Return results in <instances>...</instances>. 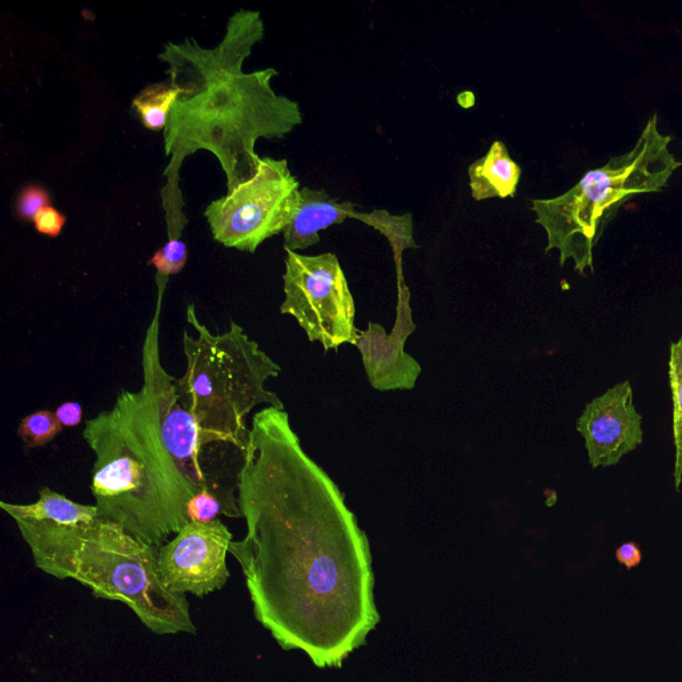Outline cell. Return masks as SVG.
Listing matches in <instances>:
<instances>
[{
    "label": "cell",
    "instance_id": "10",
    "mask_svg": "<svg viewBox=\"0 0 682 682\" xmlns=\"http://www.w3.org/2000/svg\"><path fill=\"white\" fill-rule=\"evenodd\" d=\"M232 533L216 519L190 523L174 540L158 549V572L164 587L175 595L204 597L219 591L230 579L227 553Z\"/></svg>",
    "mask_w": 682,
    "mask_h": 682
},
{
    "label": "cell",
    "instance_id": "19",
    "mask_svg": "<svg viewBox=\"0 0 682 682\" xmlns=\"http://www.w3.org/2000/svg\"><path fill=\"white\" fill-rule=\"evenodd\" d=\"M187 247L182 240L171 238L166 246L159 248L152 256L151 266L156 268L162 278H170L171 275L179 274L186 267Z\"/></svg>",
    "mask_w": 682,
    "mask_h": 682
},
{
    "label": "cell",
    "instance_id": "18",
    "mask_svg": "<svg viewBox=\"0 0 682 682\" xmlns=\"http://www.w3.org/2000/svg\"><path fill=\"white\" fill-rule=\"evenodd\" d=\"M62 428L63 425L60 424L55 412L44 409L24 417L20 421L18 435L27 447H43L54 440L62 432Z\"/></svg>",
    "mask_w": 682,
    "mask_h": 682
},
{
    "label": "cell",
    "instance_id": "14",
    "mask_svg": "<svg viewBox=\"0 0 682 682\" xmlns=\"http://www.w3.org/2000/svg\"><path fill=\"white\" fill-rule=\"evenodd\" d=\"M469 186L477 202L492 198H515L521 168L500 140L493 142L487 155L468 168Z\"/></svg>",
    "mask_w": 682,
    "mask_h": 682
},
{
    "label": "cell",
    "instance_id": "22",
    "mask_svg": "<svg viewBox=\"0 0 682 682\" xmlns=\"http://www.w3.org/2000/svg\"><path fill=\"white\" fill-rule=\"evenodd\" d=\"M34 224L39 234L48 236V238H56L66 224V216L56 208L48 206L35 216Z\"/></svg>",
    "mask_w": 682,
    "mask_h": 682
},
{
    "label": "cell",
    "instance_id": "21",
    "mask_svg": "<svg viewBox=\"0 0 682 682\" xmlns=\"http://www.w3.org/2000/svg\"><path fill=\"white\" fill-rule=\"evenodd\" d=\"M51 198L43 187L30 184L20 191L16 199V214L23 220H34L43 208L50 206Z\"/></svg>",
    "mask_w": 682,
    "mask_h": 682
},
{
    "label": "cell",
    "instance_id": "11",
    "mask_svg": "<svg viewBox=\"0 0 682 682\" xmlns=\"http://www.w3.org/2000/svg\"><path fill=\"white\" fill-rule=\"evenodd\" d=\"M643 416L633 404L631 381L591 401L577 421L592 468L612 467L643 443Z\"/></svg>",
    "mask_w": 682,
    "mask_h": 682
},
{
    "label": "cell",
    "instance_id": "4",
    "mask_svg": "<svg viewBox=\"0 0 682 682\" xmlns=\"http://www.w3.org/2000/svg\"><path fill=\"white\" fill-rule=\"evenodd\" d=\"M16 527L40 571L128 605L155 635L196 632L186 595L168 591L160 580L159 547L102 517L76 525L19 521Z\"/></svg>",
    "mask_w": 682,
    "mask_h": 682
},
{
    "label": "cell",
    "instance_id": "16",
    "mask_svg": "<svg viewBox=\"0 0 682 682\" xmlns=\"http://www.w3.org/2000/svg\"><path fill=\"white\" fill-rule=\"evenodd\" d=\"M180 88L172 84L158 83L147 86L132 100L143 126L150 131L166 130L172 108L180 95Z\"/></svg>",
    "mask_w": 682,
    "mask_h": 682
},
{
    "label": "cell",
    "instance_id": "15",
    "mask_svg": "<svg viewBox=\"0 0 682 682\" xmlns=\"http://www.w3.org/2000/svg\"><path fill=\"white\" fill-rule=\"evenodd\" d=\"M0 509L6 512L15 523H48L76 525L91 523L98 519L96 505L75 503L67 496L43 487L39 489V499L34 504H11L2 501Z\"/></svg>",
    "mask_w": 682,
    "mask_h": 682
},
{
    "label": "cell",
    "instance_id": "5",
    "mask_svg": "<svg viewBox=\"0 0 682 682\" xmlns=\"http://www.w3.org/2000/svg\"><path fill=\"white\" fill-rule=\"evenodd\" d=\"M186 315L196 336L183 334L187 369L176 380L179 403L195 417L208 444L246 453L248 415L262 404L286 411L280 397L266 388L282 367L239 324L231 322L230 330L214 335L199 322L194 304H188Z\"/></svg>",
    "mask_w": 682,
    "mask_h": 682
},
{
    "label": "cell",
    "instance_id": "3",
    "mask_svg": "<svg viewBox=\"0 0 682 682\" xmlns=\"http://www.w3.org/2000/svg\"><path fill=\"white\" fill-rule=\"evenodd\" d=\"M83 439L95 455L91 492L102 519L154 547L191 523L196 493L168 452L143 389L120 391L114 407L86 421Z\"/></svg>",
    "mask_w": 682,
    "mask_h": 682
},
{
    "label": "cell",
    "instance_id": "17",
    "mask_svg": "<svg viewBox=\"0 0 682 682\" xmlns=\"http://www.w3.org/2000/svg\"><path fill=\"white\" fill-rule=\"evenodd\" d=\"M669 384L673 400V440L676 447L675 487L680 491L682 483V338L671 344L669 359Z\"/></svg>",
    "mask_w": 682,
    "mask_h": 682
},
{
    "label": "cell",
    "instance_id": "8",
    "mask_svg": "<svg viewBox=\"0 0 682 682\" xmlns=\"http://www.w3.org/2000/svg\"><path fill=\"white\" fill-rule=\"evenodd\" d=\"M299 200V182L287 160L262 158L256 174L208 204L204 216L216 242L255 254L267 239L286 230Z\"/></svg>",
    "mask_w": 682,
    "mask_h": 682
},
{
    "label": "cell",
    "instance_id": "1",
    "mask_svg": "<svg viewBox=\"0 0 682 682\" xmlns=\"http://www.w3.org/2000/svg\"><path fill=\"white\" fill-rule=\"evenodd\" d=\"M236 496L247 533L230 553L256 620L286 651L307 653L320 668L340 667L379 623L371 549L286 411L252 417Z\"/></svg>",
    "mask_w": 682,
    "mask_h": 682
},
{
    "label": "cell",
    "instance_id": "13",
    "mask_svg": "<svg viewBox=\"0 0 682 682\" xmlns=\"http://www.w3.org/2000/svg\"><path fill=\"white\" fill-rule=\"evenodd\" d=\"M351 218L371 223L372 215L359 214L356 204L339 202L324 190L304 187L300 190L298 210L283 232L284 250H307L320 242V231Z\"/></svg>",
    "mask_w": 682,
    "mask_h": 682
},
{
    "label": "cell",
    "instance_id": "24",
    "mask_svg": "<svg viewBox=\"0 0 682 682\" xmlns=\"http://www.w3.org/2000/svg\"><path fill=\"white\" fill-rule=\"evenodd\" d=\"M616 559L628 569H632L640 565L643 555L635 543H625L617 548Z\"/></svg>",
    "mask_w": 682,
    "mask_h": 682
},
{
    "label": "cell",
    "instance_id": "6",
    "mask_svg": "<svg viewBox=\"0 0 682 682\" xmlns=\"http://www.w3.org/2000/svg\"><path fill=\"white\" fill-rule=\"evenodd\" d=\"M672 136L657 130V116L649 120L628 154L589 171L572 190L553 199L532 200L536 222L548 235L545 251L559 250L560 264L575 260L576 271L593 270V248L607 224L632 196L659 192L676 168L682 166L669 152Z\"/></svg>",
    "mask_w": 682,
    "mask_h": 682
},
{
    "label": "cell",
    "instance_id": "7",
    "mask_svg": "<svg viewBox=\"0 0 682 682\" xmlns=\"http://www.w3.org/2000/svg\"><path fill=\"white\" fill-rule=\"evenodd\" d=\"M167 279H158L155 315L142 347L143 391L158 412L160 435L180 471L195 493H215L224 505V516L240 519L238 481L246 453L235 447H216L204 439L195 417L179 403L176 379L163 367L160 357V312Z\"/></svg>",
    "mask_w": 682,
    "mask_h": 682
},
{
    "label": "cell",
    "instance_id": "20",
    "mask_svg": "<svg viewBox=\"0 0 682 682\" xmlns=\"http://www.w3.org/2000/svg\"><path fill=\"white\" fill-rule=\"evenodd\" d=\"M224 513L226 511H224L222 500L212 492L196 493L188 504V519L191 523H211Z\"/></svg>",
    "mask_w": 682,
    "mask_h": 682
},
{
    "label": "cell",
    "instance_id": "9",
    "mask_svg": "<svg viewBox=\"0 0 682 682\" xmlns=\"http://www.w3.org/2000/svg\"><path fill=\"white\" fill-rule=\"evenodd\" d=\"M283 315L296 319L310 341L326 351L355 344V300L335 254L316 256L286 251Z\"/></svg>",
    "mask_w": 682,
    "mask_h": 682
},
{
    "label": "cell",
    "instance_id": "23",
    "mask_svg": "<svg viewBox=\"0 0 682 682\" xmlns=\"http://www.w3.org/2000/svg\"><path fill=\"white\" fill-rule=\"evenodd\" d=\"M55 415L58 417L60 424H62L63 427H76V425L82 423V405L76 403V401H66V403L59 405L58 409L55 411Z\"/></svg>",
    "mask_w": 682,
    "mask_h": 682
},
{
    "label": "cell",
    "instance_id": "12",
    "mask_svg": "<svg viewBox=\"0 0 682 682\" xmlns=\"http://www.w3.org/2000/svg\"><path fill=\"white\" fill-rule=\"evenodd\" d=\"M416 330L409 307L407 288L399 295L397 319L391 334L380 324L369 323L367 331L357 332L355 344L363 357L369 383L379 391L412 389L421 365L404 351L405 341Z\"/></svg>",
    "mask_w": 682,
    "mask_h": 682
},
{
    "label": "cell",
    "instance_id": "2",
    "mask_svg": "<svg viewBox=\"0 0 682 682\" xmlns=\"http://www.w3.org/2000/svg\"><path fill=\"white\" fill-rule=\"evenodd\" d=\"M263 38L260 12L240 10L214 48L190 38L164 46L159 59L167 63L172 86L182 91L164 130V150L171 156L164 175L171 192L178 191L183 160L199 150L216 156L228 192L234 191L258 171L260 138L283 139L303 123L299 104L272 88L275 68L243 71L252 47Z\"/></svg>",
    "mask_w": 682,
    "mask_h": 682
}]
</instances>
